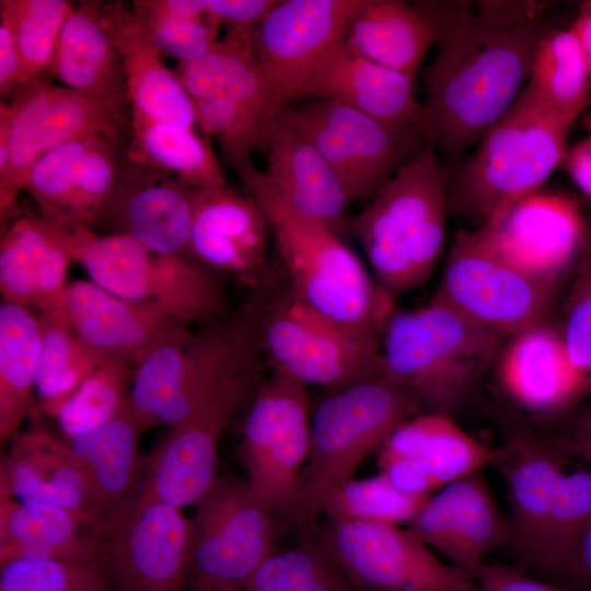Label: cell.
I'll use <instances>...</instances> for the list:
<instances>
[{"label":"cell","mask_w":591,"mask_h":591,"mask_svg":"<svg viewBox=\"0 0 591 591\" xmlns=\"http://www.w3.org/2000/svg\"><path fill=\"white\" fill-rule=\"evenodd\" d=\"M414 3L438 31L424 72L422 136L453 162L515 101L549 30L535 1Z\"/></svg>","instance_id":"obj_1"},{"label":"cell","mask_w":591,"mask_h":591,"mask_svg":"<svg viewBox=\"0 0 591 591\" xmlns=\"http://www.w3.org/2000/svg\"><path fill=\"white\" fill-rule=\"evenodd\" d=\"M573 123L524 88L473 154L448 172V210L474 229L496 225L513 205L541 190L561 164Z\"/></svg>","instance_id":"obj_2"},{"label":"cell","mask_w":591,"mask_h":591,"mask_svg":"<svg viewBox=\"0 0 591 591\" xmlns=\"http://www.w3.org/2000/svg\"><path fill=\"white\" fill-rule=\"evenodd\" d=\"M447 183L448 171L426 144L349 222L392 303L424 285L442 253Z\"/></svg>","instance_id":"obj_3"},{"label":"cell","mask_w":591,"mask_h":591,"mask_svg":"<svg viewBox=\"0 0 591 591\" xmlns=\"http://www.w3.org/2000/svg\"><path fill=\"white\" fill-rule=\"evenodd\" d=\"M266 296V289L253 291L246 320L220 373L146 460L141 495L182 509L196 505L217 479L220 437L263 379L266 359L259 320Z\"/></svg>","instance_id":"obj_4"},{"label":"cell","mask_w":591,"mask_h":591,"mask_svg":"<svg viewBox=\"0 0 591 591\" xmlns=\"http://www.w3.org/2000/svg\"><path fill=\"white\" fill-rule=\"evenodd\" d=\"M245 194L268 221L292 291L315 310L354 324L381 329L395 311L356 254L332 228L293 210L267 185L253 161L239 165Z\"/></svg>","instance_id":"obj_5"},{"label":"cell","mask_w":591,"mask_h":591,"mask_svg":"<svg viewBox=\"0 0 591 591\" xmlns=\"http://www.w3.org/2000/svg\"><path fill=\"white\" fill-rule=\"evenodd\" d=\"M503 335L432 300L394 311L382 329L385 373L410 389L428 413L452 417L498 357Z\"/></svg>","instance_id":"obj_6"},{"label":"cell","mask_w":591,"mask_h":591,"mask_svg":"<svg viewBox=\"0 0 591 591\" xmlns=\"http://www.w3.org/2000/svg\"><path fill=\"white\" fill-rule=\"evenodd\" d=\"M58 228L72 260L109 293L154 304L188 325L225 315L219 279L190 254L158 255L123 234Z\"/></svg>","instance_id":"obj_7"},{"label":"cell","mask_w":591,"mask_h":591,"mask_svg":"<svg viewBox=\"0 0 591 591\" xmlns=\"http://www.w3.org/2000/svg\"><path fill=\"white\" fill-rule=\"evenodd\" d=\"M382 329L331 317L286 286L269 288L259 320L266 362L302 383L339 391L385 373Z\"/></svg>","instance_id":"obj_8"},{"label":"cell","mask_w":591,"mask_h":591,"mask_svg":"<svg viewBox=\"0 0 591 591\" xmlns=\"http://www.w3.org/2000/svg\"><path fill=\"white\" fill-rule=\"evenodd\" d=\"M422 408L405 384L382 376L335 391L311 415L310 450L301 475L303 523L306 505L345 484L369 454Z\"/></svg>","instance_id":"obj_9"},{"label":"cell","mask_w":591,"mask_h":591,"mask_svg":"<svg viewBox=\"0 0 591 591\" xmlns=\"http://www.w3.org/2000/svg\"><path fill=\"white\" fill-rule=\"evenodd\" d=\"M557 280L510 262L486 228L460 230L432 300L503 336H514L543 324Z\"/></svg>","instance_id":"obj_10"},{"label":"cell","mask_w":591,"mask_h":591,"mask_svg":"<svg viewBox=\"0 0 591 591\" xmlns=\"http://www.w3.org/2000/svg\"><path fill=\"white\" fill-rule=\"evenodd\" d=\"M311 415L306 385L271 367L255 390L240 447L250 486L275 515L299 525Z\"/></svg>","instance_id":"obj_11"},{"label":"cell","mask_w":591,"mask_h":591,"mask_svg":"<svg viewBox=\"0 0 591 591\" xmlns=\"http://www.w3.org/2000/svg\"><path fill=\"white\" fill-rule=\"evenodd\" d=\"M285 115L329 163L350 200H371L426 146L419 128L393 126L332 100Z\"/></svg>","instance_id":"obj_12"},{"label":"cell","mask_w":591,"mask_h":591,"mask_svg":"<svg viewBox=\"0 0 591 591\" xmlns=\"http://www.w3.org/2000/svg\"><path fill=\"white\" fill-rule=\"evenodd\" d=\"M315 542L354 587L366 591H478L475 579L441 561L407 528L327 520Z\"/></svg>","instance_id":"obj_13"},{"label":"cell","mask_w":591,"mask_h":591,"mask_svg":"<svg viewBox=\"0 0 591 591\" xmlns=\"http://www.w3.org/2000/svg\"><path fill=\"white\" fill-rule=\"evenodd\" d=\"M101 560L115 591H182L189 571L192 519L137 495L99 522Z\"/></svg>","instance_id":"obj_14"},{"label":"cell","mask_w":591,"mask_h":591,"mask_svg":"<svg viewBox=\"0 0 591 591\" xmlns=\"http://www.w3.org/2000/svg\"><path fill=\"white\" fill-rule=\"evenodd\" d=\"M192 518L193 579L244 588L276 552L275 514L246 479L218 476Z\"/></svg>","instance_id":"obj_15"},{"label":"cell","mask_w":591,"mask_h":591,"mask_svg":"<svg viewBox=\"0 0 591 591\" xmlns=\"http://www.w3.org/2000/svg\"><path fill=\"white\" fill-rule=\"evenodd\" d=\"M269 232L265 213L247 194L229 186L193 193L189 254L252 291L273 283L267 254Z\"/></svg>","instance_id":"obj_16"},{"label":"cell","mask_w":591,"mask_h":591,"mask_svg":"<svg viewBox=\"0 0 591 591\" xmlns=\"http://www.w3.org/2000/svg\"><path fill=\"white\" fill-rule=\"evenodd\" d=\"M441 488L427 498L407 529L475 579L487 554L508 545L509 520L498 509L482 470Z\"/></svg>","instance_id":"obj_17"},{"label":"cell","mask_w":591,"mask_h":591,"mask_svg":"<svg viewBox=\"0 0 591 591\" xmlns=\"http://www.w3.org/2000/svg\"><path fill=\"white\" fill-rule=\"evenodd\" d=\"M363 0L278 1L252 35L257 59L281 82L289 100L299 96L316 61L346 38Z\"/></svg>","instance_id":"obj_18"},{"label":"cell","mask_w":591,"mask_h":591,"mask_svg":"<svg viewBox=\"0 0 591 591\" xmlns=\"http://www.w3.org/2000/svg\"><path fill=\"white\" fill-rule=\"evenodd\" d=\"M193 193L126 153L118 190L99 229L129 236L153 254H189Z\"/></svg>","instance_id":"obj_19"},{"label":"cell","mask_w":591,"mask_h":591,"mask_svg":"<svg viewBox=\"0 0 591 591\" xmlns=\"http://www.w3.org/2000/svg\"><path fill=\"white\" fill-rule=\"evenodd\" d=\"M301 96L336 101L383 123L422 131L425 111L415 78L368 59L346 39L316 61Z\"/></svg>","instance_id":"obj_20"},{"label":"cell","mask_w":591,"mask_h":591,"mask_svg":"<svg viewBox=\"0 0 591 591\" xmlns=\"http://www.w3.org/2000/svg\"><path fill=\"white\" fill-rule=\"evenodd\" d=\"M174 71L193 102L230 103L265 141L289 101L278 78L257 59L248 36L227 34L199 58L177 62Z\"/></svg>","instance_id":"obj_21"},{"label":"cell","mask_w":591,"mask_h":591,"mask_svg":"<svg viewBox=\"0 0 591 591\" xmlns=\"http://www.w3.org/2000/svg\"><path fill=\"white\" fill-rule=\"evenodd\" d=\"M587 224L572 197L538 190L486 229L510 262L535 275L558 279L577 259Z\"/></svg>","instance_id":"obj_22"},{"label":"cell","mask_w":591,"mask_h":591,"mask_svg":"<svg viewBox=\"0 0 591 591\" xmlns=\"http://www.w3.org/2000/svg\"><path fill=\"white\" fill-rule=\"evenodd\" d=\"M61 308L90 348L106 358L137 363L154 346L190 326L154 304L127 301L91 280L69 281Z\"/></svg>","instance_id":"obj_23"},{"label":"cell","mask_w":591,"mask_h":591,"mask_svg":"<svg viewBox=\"0 0 591 591\" xmlns=\"http://www.w3.org/2000/svg\"><path fill=\"white\" fill-rule=\"evenodd\" d=\"M499 360V378L522 407L559 417L591 391V379L571 361L560 332L540 324L512 337Z\"/></svg>","instance_id":"obj_24"},{"label":"cell","mask_w":591,"mask_h":591,"mask_svg":"<svg viewBox=\"0 0 591 591\" xmlns=\"http://www.w3.org/2000/svg\"><path fill=\"white\" fill-rule=\"evenodd\" d=\"M9 442L0 465V497L57 505L99 524L86 479L66 440L36 426Z\"/></svg>","instance_id":"obj_25"},{"label":"cell","mask_w":591,"mask_h":591,"mask_svg":"<svg viewBox=\"0 0 591 591\" xmlns=\"http://www.w3.org/2000/svg\"><path fill=\"white\" fill-rule=\"evenodd\" d=\"M285 109L266 137L263 152L267 167L263 176L293 210L337 232L350 199L329 163L288 120Z\"/></svg>","instance_id":"obj_26"},{"label":"cell","mask_w":591,"mask_h":591,"mask_svg":"<svg viewBox=\"0 0 591 591\" xmlns=\"http://www.w3.org/2000/svg\"><path fill=\"white\" fill-rule=\"evenodd\" d=\"M101 16L121 56L130 116L193 128L194 102L174 69L164 63L131 4L102 2Z\"/></svg>","instance_id":"obj_27"},{"label":"cell","mask_w":591,"mask_h":591,"mask_svg":"<svg viewBox=\"0 0 591 591\" xmlns=\"http://www.w3.org/2000/svg\"><path fill=\"white\" fill-rule=\"evenodd\" d=\"M71 262L57 225L30 215L16 218L0 242L3 301L38 313L60 308Z\"/></svg>","instance_id":"obj_28"},{"label":"cell","mask_w":591,"mask_h":591,"mask_svg":"<svg viewBox=\"0 0 591 591\" xmlns=\"http://www.w3.org/2000/svg\"><path fill=\"white\" fill-rule=\"evenodd\" d=\"M540 434L515 430L494 450L493 464L502 472L510 505L508 546L520 560L547 517L567 473L561 460Z\"/></svg>","instance_id":"obj_29"},{"label":"cell","mask_w":591,"mask_h":591,"mask_svg":"<svg viewBox=\"0 0 591 591\" xmlns=\"http://www.w3.org/2000/svg\"><path fill=\"white\" fill-rule=\"evenodd\" d=\"M101 1H83L66 21L47 73L66 88L127 109L121 56L101 16Z\"/></svg>","instance_id":"obj_30"},{"label":"cell","mask_w":591,"mask_h":591,"mask_svg":"<svg viewBox=\"0 0 591 591\" xmlns=\"http://www.w3.org/2000/svg\"><path fill=\"white\" fill-rule=\"evenodd\" d=\"M101 557L97 524L57 505L0 497V564Z\"/></svg>","instance_id":"obj_31"},{"label":"cell","mask_w":591,"mask_h":591,"mask_svg":"<svg viewBox=\"0 0 591 591\" xmlns=\"http://www.w3.org/2000/svg\"><path fill=\"white\" fill-rule=\"evenodd\" d=\"M146 432L125 407L105 424L66 439L86 479L101 520L132 499L146 461L140 439Z\"/></svg>","instance_id":"obj_32"},{"label":"cell","mask_w":591,"mask_h":591,"mask_svg":"<svg viewBox=\"0 0 591 591\" xmlns=\"http://www.w3.org/2000/svg\"><path fill=\"white\" fill-rule=\"evenodd\" d=\"M437 38L434 23L414 2L363 0L345 39L368 59L415 78Z\"/></svg>","instance_id":"obj_33"},{"label":"cell","mask_w":591,"mask_h":591,"mask_svg":"<svg viewBox=\"0 0 591 591\" xmlns=\"http://www.w3.org/2000/svg\"><path fill=\"white\" fill-rule=\"evenodd\" d=\"M418 460L438 488L493 464L494 450L463 431L450 416L418 414L402 424L379 450L378 461Z\"/></svg>","instance_id":"obj_34"},{"label":"cell","mask_w":591,"mask_h":591,"mask_svg":"<svg viewBox=\"0 0 591 591\" xmlns=\"http://www.w3.org/2000/svg\"><path fill=\"white\" fill-rule=\"evenodd\" d=\"M42 350L38 314L31 309L0 305V441L9 440L38 413L36 379Z\"/></svg>","instance_id":"obj_35"},{"label":"cell","mask_w":591,"mask_h":591,"mask_svg":"<svg viewBox=\"0 0 591 591\" xmlns=\"http://www.w3.org/2000/svg\"><path fill=\"white\" fill-rule=\"evenodd\" d=\"M59 85L44 76L0 102V220L18 208V197L39 159L38 132Z\"/></svg>","instance_id":"obj_36"},{"label":"cell","mask_w":591,"mask_h":591,"mask_svg":"<svg viewBox=\"0 0 591 591\" xmlns=\"http://www.w3.org/2000/svg\"><path fill=\"white\" fill-rule=\"evenodd\" d=\"M127 157L176 178L193 192L228 187L210 143L194 128L131 117Z\"/></svg>","instance_id":"obj_37"},{"label":"cell","mask_w":591,"mask_h":591,"mask_svg":"<svg viewBox=\"0 0 591 591\" xmlns=\"http://www.w3.org/2000/svg\"><path fill=\"white\" fill-rule=\"evenodd\" d=\"M542 105L575 121L591 104V69L568 27L549 30L541 39L524 86Z\"/></svg>","instance_id":"obj_38"},{"label":"cell","mask_w":591,"mask_h":591,"mask_svg":"<svg viewBox=\"0 0 591 591\" xmlns=\"http://www.w3.org/2000/svg\"><path fill=\"white\" fill-rule=\"evenodd\" d=\"M42 350L36 379L38 412L55 418L82 382L106 357L76 333L63 309L38 313Z\"/></svg>","instance_id":"obj_39"},{"label":"cell","mask_w":591,"mask_h":591,"mask_svg":"<svg viewBox=\"0 0 591 591\" xmlns=\"http://www.w3.org/2000/svg\"><path fill=\"white\" fill-rule=\"evenodd\" d=\"M428 497L399 490L381 473L370 478H352L315 496L305 507L301 528L311 536L320 513L334 522L408 523Z\"/></svg>","instance_id":"obj_40"},{"label":"cell","mask_w":591,"mask_h":591,"mask_svg":"<svg viewBox=\"0 0 591 591\" xmlns=\"http://www.w3.org/2000/svg\"><path fill=\"white\" fill-rule=\"evenodd\" d=\"M591 523V471L567 473L534 541L520 561L553 575L575 538Z\"/></svg>","instance_id":"obj_41"},{"label":"cell","mask_w":591,"mask_h":591,"mask_svg":"<svg viewBox=\"0 0 591 591\" xmlns=\"http://www.w3.org/2000/svg\"><path fill=\"white\" fill-rule=\"evenodd\" d=\"M137 364L108 358L82 382L55 417L66 439L105 424L125 407Z\"/></svg>","instance_id":"obj_42"},{"label":"cell","mask_w":591,"mask_h":591,"mask_svg":"<svg viewBox=\"0 0 591 591\" xmlns=\"http://www.w3.org/2000/svg\"><path fill=\"white\" fill-rule=\"evenodd\" d=\"M126 124L131 125L126 109L59 85L39 127V154L63 143L95 136L121 140Z\"/></svg>","instance_id":"obj_43"},{"label":"cell","mask_w":591,"mask_h":591,"mask_svg":"<svg viewBox=\"0 0 591 591\" xmlns=\"http://www.w3.org/2000/svg\"><path fill=\"white\" fill-rule=\"evenodd\" d=\"M352 584L316 544L276 551L253 573L244 591H354Z\"/></svg>","instance_id":"obj_44"},{"label":"cell","mask_w":591,"mask_h":591,"mask_svg":"<svg viewBox=\"0 0 591 591\" xmlns=\"http://www.w3.org/2000/svg\"><path fill=\"white\" fill-rule=\"evenodd\" d=\"M0 10L12 22L28 81L43 77L74 7L66 0H1Z\"/></svg>","instance_id":"obj_45"},{"label":"cell","mask_w":591,"mask_h":591,"mask_svg":"<svg viewBox=\"0 0 591 591\" xmlns=\"http://www.w3.org/2000/svg\"><path fill=\"white\" fill-rule=\"evenodd\" d=\"M96 137V136H95ZM93 137L58 146L34 164L25 184L39 208V217L62 228L72 225L78 172Z\"/></svg>","instance_id":"obj_46"},{"label":"cell","mask_w":591,"mask_h":591,"mask_svg":"<svg viewBox=\"0 0 591 591\" xmlns=\"http://www.w3.org/2000/svg\"><path fill=\"white\" fill-rule=\"evenodd\" d=\"M0 591H115L101 559H14L0 564Z\"/></svg>","instance_id":"obj_47"},{"label":"cell","mask_w":591,"mask_h":591,"mask_svg":"<svg viewBox=\"0 0 591 591\" xmlns=\"http://www.w3.org/2000/svg\"><path fill=\"white\" fill-rule=\"evenodd\" d=\"M131 7L154 46L178 62L199 58L219 40L205 19L177 13L165 0H137Z\"/></svg>","instance_id":"obj_48"},{"label":"cell","mask_w":591,"mask_h":591,"mask_svg":"<svg viewBox=\"0 0 591 591\" xmlns=\"http://www.w3.org/2000/svg\"><path fill=\"white\" fill-rule=\"evenodd\" d=\"M561 337L573 364L591 379V224L576 259V274L563 309Z\"/></svg>","instance_id":"obj_49"},{"label":"cell","mask_w":591,"mask_h":591,"mask_svg":"<svg viewBox=\"0 0 591 591\" xmlns=\"http://www.w3.org/2000/svg\"><path fill=\"white\" fill-rule=\"evenodd\" d=\"M207 24L216 31L225 26L227 34L252 37L278 0H205Z\"/></svg>","instance_id":"obj_50"},{"label":"cell","mask_w":591,"mask_h":591,"mask_svg":"<svg viewBox=\"0 0 591 591\" xmlns=\"http://www.w3.org/2000/svg\"><path fill=\"white\" fill-rule=\"evenodd\" d=\"M542 439L560 456L591 464V403L557 417V427Z\"/></svg>","instance_id":"obj_51"},{"label":"cell","mask_w":591,"mask_h":591,"mask_svg":"<svg viewBox=\"0 0 591 591\" xmlns=\"http://www.w3.org/2000/svg\"><path fill=\"white\" fill-rule=\"evenodd\" d=\"M478 591H580L536 580L510 566L484 564L475 577Z\"/></svg>","instance_id":"obj_52"},{"label":"cell","mask_w":591,"mask_h":591,"mask_svg":"<svg viewBox=\"0 0 591 591\" xmlns=\"http://www.w3.org/2000/svg\"><path fill=\"white\" fill-rule=\"evenodd\" d=\"M30 83L20 55L12 22L0 10V94L9 97Z\"/></svg>","instance_id":"obj_53"},{"label":"cell","mask_w":591,"mask_h":591,"mask_svg":"<svg viewBox=\"0 0 591 591\" xmlns=\"http://www.w3.org/2000/svg\"><path fill=\"white\" fill-rule=\"evenodd\" d=\"M554 576L565 587L591 591V523L575 538Z\"/></svg>","instance_id":"obj_54"},{"label":"cell","mask_w":591,"mask_h":591,"mask_svg":"<svg viewBox=\"0 0 591 591\" xmlns=\"http://www.w3.org/2000/svg\"><path fill=\"white\" fill-rule=\"evenodd\" d=\"M561 165L578 188L591 199V135L567 150Z\"/></svg>","instance_id":"obj_55"},{"label":"cell","mask_w":591,"mask_h":591,"mask_svg":"<svg viewBox=\"0 0 591 591\" xmlns=\"http://www.w3.org/2000/svg\"><path fill=\"white\" fill-rule=\"evenodd\" d=\"M569 28L579 40L591 69V0L581 3Z\"/></svg>","instance_id":"obj_56"},{"label":"cell","mask_w":591,"mask_h":591,"mask_svg":"<svg viewBox=\"0 0 591 591\" xmlns=\"http://www.w3.org/2000/svg\"><path fill=\"white\" fill-rule=\"evenodd\" d=\"M189 591H244V589L211 583L200 579H193Z\"/></svg>","instance_id":"obj_57"},{"label":"cell","mask_w":591,"mask_h":591,"mask_svg":"<svg viewBox=\"0 0 591 591\" xmlns=\"http://www.w3.org/2000/svg\"><path fill=\"white\" fill-rule=\"evenodd\" d=\"M582 125L584 129L591 135V112L583 115Z\"/></svg>","instance_id":"obj_58"}]
</instances>
